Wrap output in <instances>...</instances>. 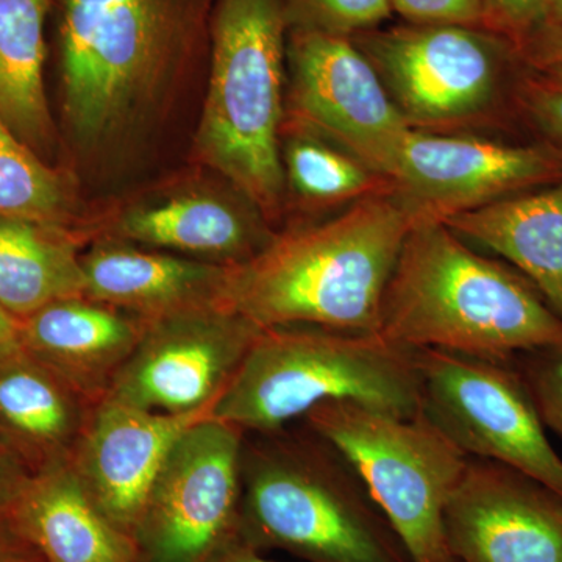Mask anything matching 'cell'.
Wrapping results in <instances>:
<instances>
[{
	"label": "cell",
	"mask_w": 562,
	"mask_h": 562,
	"mask_svg": "<svg viewBox=\"0 0 562 562\" xmlns=\"http://www.w3.org/2000/svg\"><path fill=\"white\" fill-rule=\"evenodd\" d=\"M416 220L392 192L319 224L277 233L225 276L220 305L257 327L379 331L387 281Z\"/></svg>",
	"instance_id": "obj_1"
},
{
	"label": "cell",
	"mask_w": 562,
	"mask_h": 562,
	"mask_svg": "<svg viewBox=\"0 0 562 562\" xmlns=\"http://www.w3.org/2000/svg\"><path fill=\"white\" fill-rule=\"evenodd\" d=\"M379 331L412 350L498 362L562 344V319L538 288L472 250L443 222H420L406 236Z\"/></svg>",
	"instance_id": "obj_2"
},
{
	"label": "cell",
	"mask_w": 562,
	"mask_h": 562,
	"mask_svg": "<svg viewBox=\"0 0 562 562\" xmlns=\"http://www.w3.org/2000/svg\"><path fill=\"white\" fill-rule=\"evenodd\" d=\"M286 428L244 439V546L308 562H412L346 457L310 428Z\"/></svg>",
	"instance_id": "obj_3"
},
{
	"label": "cell",
	"mask_w": 562,
	"mask_h": 562,
	"mask_svg": "<svg viewBox=\"0 0 562 562\" xmlns=\"http://www.w3.org/2000/svg\"><path fill=\"white\" fill-rule=\"evenodd\" d=\"M335 401L417 416L422 413L417 350L380 331L316 325L261 328L210 417L257 435L283 430L321 403Z\"/></svg>",
	"instance_id": "obj_4"
},
{
	"label": "cell",
	"mask_w": 562,
	"mask_h": 562,
	"mask_svg": "<svg viewBox=\"0 0 562 562\" xmlns=\"http://www.w3.org/2000/svg\"><path fill=\"white\" fill-rule=\"evenodd\" d=\"M206 0H61L63 103L74 138L101 149L150 109L190 58Z\"/></svg>",
	"instance_id": "obj_5"
},
{
	"label": "cell",
	"mask_w": 562,
	"mask_h": 562,
	"mask_svg": "<svg viewBox=\"0 0 562 562\" xmlns=\"http://www.w3.org/2000/svg\"><path fill=\"white\" fill-rule=\"evenodd\" d=\"M288 33L281 0H214L209 91L195 135L199 158L269 222L286 192L280 139Z\"/></svg>",
	"instance_id": "obj_6"
},
{
	"label": "cell",
	"mask_w": 562,
	"mask_h": 562,
	"mask_svg": "<svg viewBox=\"0 0 562 562\" xmlns=\"http://www.w3.org/2000/svg\"><path fill=\"white\" fill-rule=\"evenodd\" d=\"M303 422L353 465L412 562H457L443 516L469 458L424 413L402 417L335 401Z\"/></svg>",
	"instance_id": "obj_7"
},
{
	"label": "cell",
	"mask_w": 562,
	"mask_h": 562,
	"mask_svg": "<svg viewBox=\"0 0 562 562\" xmlns=\"http://www.w3.org/2000/svg\"><path fill=\"white\" fill-rule=\"evenodd\" d=\"M413 131L442 133L486 120L516 44L483 27L406 24L353 36Z\"/></svg>",
	"instance_id": "obj_8"
},
{
	"label": "cell",
	"mask_w": 562,
	"mask_h": 562,
	"mask_svg": "<svg viewBox=\"0 0 562 562\" xmlns=\"http://www.w3.org/2000/svg\"><path fill=\"white\" fill-rule=\"evenodd\" d=\"M422 413L468 458L498 462L562 498V458L514 362L417 350Z\"/></svg>",
	"instance_id": "obj_9"
},
{
	"label": "cell",
	"mask_w": 562,
	"mask_h": 562,
	"mask_svg": "<svg viewBox=\"0 0 562 562\" xmlns=\"http://www.w3.org/2000/svg\"><path fill=\"white\" fill-rule=\"evenodd\" d=\"M246 432L206 416L181 432L136 528L140 562H211L244 546Z\"/></svg>",
	"instance_id": "obj_10"
},
{
	"label": "cell",
	"mask_w": 562,
	"mask_h": 562,
	"mask_svg": "<svg viewBox=\"0 0 562 562\" xmlns=\"http://www.w3.org/2000/svg\"><path fill=\"white\" fill-rule=\"evenodd\" d=\"M286 116L391 181L413 131L369 58L347 36L290 29Z\"/></svg>",
	"instance_id": "obj_11"
},
{
	"label": "cell",
	"mask_w": 562,
	"mask_h": 562,
	"mask_svg": "<svg viewBox=\"0 0 562 562\" xmlns=\"http://www.w3.org/2000/svg\"><path fill=\"white\" fill-rule=\"evenodd\" d=\"M260 331L220 303L146 321L105 398L151 413L210 414Z\"/></svg>",
	"instance_id": "obj_12"
},
{
	"label": "cell",
	"mask_w": 562,
	"mask_h": 562,
	"mask_svg": "<svg viewBox=\"0 0 562 562\" xmlns=\"http://www.w3.org/2000/svg\"><path fill=\"white\" fill-rule=\"evenodd\" d=\"M560 177L562 157L550 146H509L476 136L412 131L391 187L420 224L447 221Z\"/></svg>",
	"instance_id": "obj_13"
},
{
	"label": "cell",
	"mask_w": 562,
	"mask_h": 562,
	"mask_svg": "<svg viewBox=\"0 0 562 562\" xmlns=\"http://www.w3.org/2000/svg\"><path fill=\"white\" fill-rule=\"evenodd\" d=\"M443 528L457 562H562V498L498 462L469 458Z\"/></svg>",
	"instance_id": "obj_14"
},
{
	"label": "cell",
	"mask_w": 562,
	"mask_h": 562,
	"mask_svg": "<svg viewBox=\"0 0 562 562\" xmlns=\"http://www.w3.org/2000/svg\"><path fill=\"white\" fill-rule=\"evenodd\" d=\"M206 416L151 413L103 398L92 406L70 461L92 501L135 538L162 461L181 432Z\"/></svg>",
	"instance_id": "obj_15"
},
{
	"label": "cell",
	"mask_w": 562,
	"mask_h": 562,
	"mask_svg": "<svg viewBox=\"0 0 562 562\" xmlns=\"http://www.w3.org/2000/svg\"><path fill=\"white\" fill-rule=\"evenodd\" d=\"M144 325L135 314L85 295L61 299L21 321L22 349L95 405L109 394Z\"/></svg>",
	"instance_id": "obj_16"
},
{
	"label": "cell",
	"mask_w": 562,
	"mask_h": 562,
	"mask_svg": "<svg viewBox=\"0 0 562 562\" xmlns=\"http://www.w3.org/2000/svg\"><path fill=\"white\" fill-rule=\"evenodd\" d=\"M114 235L138 246L232 268L265 250L277 233L243 194L183 192L122 211L114 222Z\"/></svg>",
	"instance_id": "obj_17"
},
{
	"label": "cell",
	"mask_w": 562,
	"mask_h": 562,
	"mask_svg": "<svg viewBox=\"0 0 562 562\" xmlns=\"http://www.w3.org/2000/svg\"><path fill=\"white\" fill-rule=\"evenodd\" d=\"M9 525L44 562H140L135 538L92 501L70 460L29 480Z\"/></svg>",
	"instance_id": "obj_18"
},
{
	"label": "cell",
	"mask_w": 562,
	"mask_h": 562,
	"mask_svg": "<svg viewBox=\"0 0 562 562\" xmlns=\"http://www.w3.org/2000/svg\"><path fill=\"white\" fill-rule=\"evenodd\" d=\"M85 297L154 321L220 303L228 266L102 243L81 255Z\"/></svg>",
	"instance_id": "obj_19"
},
{
	"label": "cell",
	"mask_w": 562,
	"mask_h": 562,
	"mask_svg": "<svg viewBox=\"0 0 562 562\" xmlns=\"http://www.w3.org/2000/svg\"><path fill=\"white\" fill-rule=\"evenodd\" d=\"M92 406L24 349L0 358V443L33 475L70 460Z\"/></svg>",
	"instance_id": "obj_20"
},
{
	"label": "cell",
	"mask_w": 562,
	"mask_h": 562,
	"mask_svg": "<svg viewBox=\"0 0 562 562\" xmlns=\"http://www.w3.org/2000/svg\"><path fill=\"white\" fill-rule=\"evenodd\" d=\"M464 241L501 255L562 319V177L443 221Z\"/></svg>",
	"instance_id": "obj_21"
},
{
	"label": "cell",
	"mask_w": 562,
	"mask_h": 562,
	"mask_svg": "<svg viewBox=\"0 0 562 562\" xmlns=\"http://www.w3.org/2000/svg\"><path fill=\"white\" fill-rule=\"evenodd\" d=\"M50 0H0V120L36 154L54 149L46 88V21Z\"/></svg>",
	"instance_id": "obj_22"
},
{
	"label": "cell",
	"mask_w": 562,
	"mask_h": 562,
	"mask_svg": "<svg viewBox=\"0 0 562 562\" xmlns=\"http://www.w3.org/2000/svg\"><path fill=\"white\" fill-rule=\"evenodd\" d=\"M85 295L76 235L68 227L0 220V303L25 319L61 299Z\"/></svg>",
	"instance_id": "obj_23"
},
{
	"label": "cell",
	"mask_w": 562,
	"mask_h": 562,
	"mask_svg": "<svg viewBox=\"0 0 562 562\" xmlns=\"http://www.w3.org/2000/svg\"><path fill=\"white\" fill-rule=\"evenodd\" d=\"M286 188L312 205L335 206L392 192L391 181L335 144L291 131L281 146Z\"/></svg>",
	"instance_id": "obj_24"
},
{
	"label": "cell",
	"mask_w": 562,
	"mask_h": 562,
	"mask_svg": "<svg viewBox=\"0 0 562 562\" xmlns=\"http://www.w3.org/2000/svg\"><path fill=\"white\" fill-rule=\"evenodd\" d=\"M72 217L68 180L0 120V220L68 227Z\"/></svg>",
	"instance_id": "obj_25"
},
{
	"label": "cell",
	"mask_w": 562,
	"mask_h": 562,
	"mask_svg": "<svg viewBox=\"0 0 562 562\" xmlns=\"http://www.w3.org/2000/svg\"><path fill=\"white\" fill-rule=\"evenodd\" d=\"M290 29L353 36L379 29L394 13L391 0H281Z\"/></svg>",
	"instance_id": "obj_26"
},
{
	"label": "cell",
	"mask_w": 562,
	"mask_h": 562,
	"mask_svg": "<svg viewBox=\"0 0 562 562\" xmlns=\"http://www.w3.org/2000/svg\"><path fill=\"white\" fill-rule=\"evenodd\" d=\"M546 427L562 438V344L528 351L514 361Z\"/></svg>",
	"instance_id": "obj_27"
},
{
	"label": "cell",
	"mask_w": 562,
	"mask_h": 562,
	"mask_svg": "<svg viewBox=\"0 0 562 562\" xmlns=\"http://www.w3.org/2000/svg\"><path fill=\"white\" fill-rule=\"evenodd\" d=\"M391 7L409 24L484 29L483 0H391Z\"/></svg>",
	"instance_id": "obj_28"
},
{
	"label": "cell",
	"mask_w": 562,
	"mask_h": 562,
	"mask_svg": "<svg viewBox=\"0 0 562 562\" xmlns=\"http://www.w3.org/2000/svg\"><path fill=\"white\" fill-rule=\"evenodd\" d=\"M519 98L530 120L549 139V146L562 157V88L536 72L524 81Z\"/></svg>",
	"instance_id": "obj_29"
},
{
	"label": "cell",
	"mask_w": 562,
	"mask_h": 562,
	"mask_svg": "<svg viewBox=\"0 0 562 562\" xmlns=\"http://www.w3.org/2000/svg\"><path fill=\"white\" fill-rule=\"evenodd\" d=\"M549 0H483L484 29L519 44L546 20Z\"/></svg>",
	"instance_id": "obj_30"
},
{
	"label": "cell",
	"mask_w": 562,
	"mask_h": 562,
	"mask_svg": "<svg viewBox=\"0 0 562 562\" xmlns=\"http://www.w3.org/2000/svg\"><path fill=\"white\" fill-rule=\"evenodd\" d=\"M517 50L536 70L562 68V25H539L517 44Z\"/></svg>",
	"instance_id": "obj_31"
},
{
	"label": "cell",
	"mask_w": 562,
	"mask_h": 562,
	"mask_svg": "<svg viewBox=\"0 0 562 562\" xmlns=\"http://www.w3.org/2000/svg\"><path fill=\"white\" fill-rule=\"evenodd\" d=\"M32 476L27 465L0 443V525H9L14 505Z\"/></svg>",
	"instance_id": "obj_32"
},
{
	"label": "cell",
	"mask_w": 562,
	"mask_h": 562,
	"mask_svg": "<svg viewBox=\"0 0 562 562\" xmlns=\"http://www.w3.org/2000/svg\"><path fill=\"white\" fill-rule=\"evenodd\" d=\"M0 562H44V560L10 525H0Z\"/></svg>",
	"instance_id": "obj_33"
},
{
	"label": "cell",
	"mask_w": 562,
	"mask_h": 562,
	"mask_svg": "<svg viewBox=\"0 0 562 562\" xmlns=\"http://www.w3.org/2000/svg\"><path fill=\"white\" fill-rule=\"evenodd\" d=\"M21 349V321L7 312L0 303V358Z\"/></svg>",
	"instance_id": "obj_34"
},
{
	"label": "cell",
	"mask_w": 562,
	"mask_h": 562,
	"mask_svg": "<svg viewBox=\"0 0 562 562\" xmlns=\"http://www.w3.org/2000/svg\"><path fill=\"white\" fill-rule=\"evenodd\" d=\"M211 562H276L266 560L261 557V553L255 552L246 546H238L235 549L228 550V552L220 554L216 560Z\"/></svg>",
	"instance_id": "obj_35"
},
{
	"label": "cell",
	"mask_w": 562,
	"mask_h": 562,
	"mask_svg": "<svg viewBox=\"0 0 562 562\" xmlns=\"http://www.w3.org/2000/svg\"><path fill=\"white\" fill-rule=\"evenodd\" d=\"M542 24L562 25V0H549Z\"/></svg>",
	"instance_id": "obj_36"
},
{
	"label": "cell",
	"mask_w": 562,
	"mask_h": 562,
	"mask_svg": "<svg viewBox=\"0 0 562 562\" xmlns=\"http://www.w3.org/2000/svg\"><path fill=\"white\" fill-rule=\"evenodd\" d=\"M536 72L541 74L543 79L552 81L557 87L562 88V68H549L542 70H536Z\"/></svg>",
	"instance_id": "obj_37"
}]
</instances>
